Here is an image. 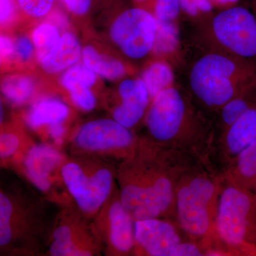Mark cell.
Listing matches in <instances>:
<instances>
[{
  "label": "cell",
  "mask_w": 256,
  "mask_h": 256,
  "mask_svg": "<svg viewBox=\"0 0 256 256\" xmlns=\"http://www.w3.org/2000/svg\"><path fill=\"white\" fill-rule=\"evenodd\" d=\"M21 13L31 18H42L54 10L56 0H16Z\"/></svg>",
  "instance_id": "obj_25"
},
{
  "label": "cell",
  "mask_w": 256,
  "mask_h": 256,
  "mask_svg": "<svg viewBox=\"0 0 256 256\" xmlns=\"http://www.w3.org/2000/svg\"><path fill=\"white\" fill-rule=\"evenodd\" d=\"M118 94L121 102L114 108V119L130 129L144 116L150 96L142 78L122 80L118 86Z\"/></svg>",
  "instance_id": "obj_11"
},
{
  "label": "cell",
  "mask_w": 256,
  "mask_h": 256,
  "mask_svg": "<svg viewBox=\"0 0 256 256\" xmlns=\"http://www.w3.org/2000/svg\"><path fill=\"white\" fill-rule=\"evenodd\" d=\"M68 92L76 106L84 110H92L95 108L96 100L92 87L82 82H72L62 86Z\"/></svg>",
  "instance_id": "obj_24"
},
{
  "label": "cell",
  "mask_w": 256,
  "mask_h": 256,
  "mask_svg": "<svg viewBox=\"0 0 256 256\" xmlns=\"http://www.w3.org/2000/svg\"><path fill=\"white\" fill-rule=\"evenodd\" d=\"M247 72L226 56L208 54L192 67L190 84L192 92L210 107L222 108L236 97L242 82L248 80Z\"/></svg>",
  "instance_id": "obj_3"
},
{
  "label": "cell",
  "mask_w": 256,
  "mask_h": 256,
  "mask_svg": "<svg viewBox=\"0 0 256 256\" xmlns=\"http://www.w3.org/2000/svg\"><path fill=\"white\" fill-rule=\"evenodd\" d=\"M254 202L244 186L228 181L222 188L215 220L220 238L232 247L246 240L252 222Z\"/></svg>",
  "instance_id": "obj_6"
},
{
  "label": "cell",
  "mask_w": 256,
  "mask_h": 256,
  "mask_svg": "<svg viewBox=\"0 0 256 256\" xmlns=\"http://www.w3.org/2000/svg\"><path fill=\"white\" fill-rule=\"evenodd\" d=\"M132 139L128 128L114 119H99L84 124L75 140L84 149L101 150L126 148L132 143Z\"/></svg>",
  "instance_id": "obj_9"
},
{
  "label": "cell",
  "mask_w": 256,
  "mask_h": 256,
  "mask_svg": "<svg viewBox=\"0 0 256 256\" xmlns=\"http://www.w3.org/2000/svg\"><path fill=\"white\" fill-rule=\"evenodd\" d=\"M250 108L245 99L237 96L234 98L222 108V118L224 124L228 128Z\"/></svg>",
  "instance_id": "obj_28"
},
{
  "label": "cell",
  "mask_w": 256,
  "mask_h": 256,
  "mask_svg": "<svg viewBox=\"0 0 256 256\" xmlns=\"http://www.w3.org/2000/svg\"><path fill=\"white\" fill-rule=\"evenodd\" d=\"M110 227V242L112 246L121 252H129L134 240V222L121 203L117 202L109 212Z\"/></svg>",
  "instance_id": "obj_15"
},
{
  "label": "cell",
  "mask_w": 256,
  "mask_h": 256,
  "mask_svg": "<svg viewBox=\"0 0 256 256\" xmlns=\"http://www.w3.org/2000/svg\"><path fill=\"white\" fill-rule=\"evenodd\" d=\"M200 248L190 242H180L173 249L170 256H203Z\"/></svg>",
  "instance_id": "obj_35"
},
{
  "label": "cell",
  "mask_w": 256,
  "mask_h": 256,
  "mask_svg": "<svg viewBox=\"0 0 256 256\" xmlns=\"http://www.w3.org/2000/svg\"><path fill=\"white\" fill-rule=\"evenodd\" d=\"M256 140V109L250 108L227 128L225 146L227 154L237 158Z\"/></svg>",
  "instance_id": "obj_14"
},
{
  "label": "cell",
  "mask_w": 256,
  "mask_h": 256,
  "mask_svg": "<svg viewBox=\"0 0 256 256\" xmlns=\"http://www.w3.org/2000/svg\"><path fill=\"white\" fill-rule=\"evenodd\" d=\"M214 8H220L223 10L236 6L240 0H210Z\"/></svg>",
  "instance_id": "obj_36"
},
{
  "label": "cell",
  "mask_w": 256,
  "mask_h": 256,
  "mask_svg": "<svg viewBox=\"0 0 256 256\" xmlns=\"http://www.w3.org/2000/svg\"><path fill=\"white\" fill-rule=\"evenodd\" d=\"M62 174L69 192L84 212H95L110 193L112 178L108 170H99L87 176L78 164L68 163L62 168Z\"/></svg>",
  "instance_id": "obj_8"
},
{
  "label": "cell",
  "mask_w": 256,
  "mask_h": 256,
  "mask_svg": "<svg viewBox=\"0 0 256 256\" xmlns=\"http://www.w3.org/2000/svg\"><path fill=\"white\" fill-rule=\"evenodd\" d=\"M131 170L120 202L133 220L158 218L175 207L176 188L184 174L182 166L166 158Z\"/></svg>",
  "instance_id": "obj_1"
},
{
  "label": "cell",
  "mask_w": 256,
  "mask_h": 256,
  "mask_svg": "<svg viewBox=\"0 0 256 256\" xmlns=\"http://www.w3.org/2000/svg\"><path fill=\"white\" fill-rule=\"evenodd\" d=\"M212 30L218 43L240 58L256 56V18L244 6L222 10L212 20Z\"/></svg>",
  "instance_id": "obj_7"
},
{
  "label": "cell",
  "mask_w": 256,
  "mask_h": 256,
  "mask_svg": "<svg viewBox=\"0 0 256 256\" xmlns=\"http://www.w3.org/2000/svg\"><path fill=\"white\" fill-rule=\"evenodd\" d=\"M20 140L12 133H2L0 138V154L2 158L11 156L18 150Z\"/></svg>",
  "instance_id": "obj_34"
},
{
  "label": "cell",
  "mask_w": 256,
  "mask_h": 256,
  "mask_svg": "<svg viewBox=\"0 0 256 256\" xmlns=\"http://www.w3.org/2000/svg\"><path fill=\"white\" fill-rule=\"evenodd\" d=\"M62 34L54 22H45L37 25L32 32V41L36 50V60L40 63L60 41Z\"/></svg>",
  "instance_id": "obj_21"
},
{
  "label": "cell",
  "mask_w": 256,
  "mask_h": 256,
  "mask_svg": "<svg viewBox=\"0 0 256 256\" xmlns=\"http://www.w3.org/2000/svg\"><path fill=\"white\" fill-rule=\"evenodd\" d=\"M222 188L204 173H184L176 188L175 207L178 222L186 233L206 236L215 228Z\"/></svg>",
  "instance_id": "obj_2"
},
{
  "label": "cell",
  "mask_w": 256,
  "mask_h": 256,
  "mask_svg": "<svg viewBox=\"0 0 256 256\" xmlns=\"http://www.w3.org/2000/svg\"><path fill=\"white\" fill-rule=\"evenodd\" d=\"M0 52L2 64H9L15 60L14 40L8 35L2 34L0 37Z\"/></svg>",
  "instance_id": "obj_33"
},
{
  "label": "cell",
  "mask_w": 256,
  "mask_h": 256,
  "mask_svg": "<svg viewBox=\"0 0 256 256\" xmlns=\"http://www.w3.org/2000/svg\"><path fill=\"white\" fill-rule=\"evenodd\" d=\"M82 60L98 76L106 80H119L127 73V68L120 60L99 52L92 45L82 48Z\"/></svg>",
  "instance_id": "obj_16"
},
{
  "label": "cell",
  "mask_w": 256,
  "mask_h": 256,
  "mask_svg": "<svg viewBox=\"0 0 256 256\" xmlns=\"http://www.w3.org/2000/svg\"><path fill=\"white\" fill-rule=\"evenodd\" d=\"M182 12L191 18L210 14L214 6L210 0H180Z\"/></svg>",
  "instance_id": "obj_29"
},
{
  "label": "cell",
  "mask_w": 256,
  "mask_h": 256,
  "mask_svg": "<svg viewBox=\"0 0 256 256\" xmlns=\"http://www.w3.org/2000/svg\"><path fill=\"white\" fill-rule=\"evenodd\" d=\"M96 0H62L66 9L76 18H82L90 12Z\"/></svg>",
  "instance_id": "obj_32"
},
{
  "label": "cell",
  "mask_w": 256,
  "mask_h": 256,
  "mask_svg": "<svg viewBox=\"0 0 256 256\" xmlns=\"http://www.w3.org/2000/svg\"><path fill=\"white\" fill-rule=\"evenodd\" d=\"M141 78L146 84L151 98L153 99L160 92L172 86L174 74L168 64L156 62L146 67Z\"/></svg>",
  "instance_id": "obj_19"
},
{
  "label": "cell",
  "mask_w": 256,
  "mask_h": 256,
  "mask_svg": "<svg viewBox=\"0 0 256 256\" xmlns=\"http://www.w3.org/2000/svg\"><path fill=\"white\" fill-rule=\"evenodd\" d=\"M60 159V154L46 146H34L28 153L25 160L26 173L40 190L46 191L50 188L48 176Z\"/></svg>",
  "instance_id": "obj_13"
},
{
  "label": "cell",
  "mask_w": 256,
  "mask_h": 256,
  "mask_svg": "<svg viewBox=\"0 0 256 256\" xmlns=\"http://www.w3.org/2000/svg\"><path fill=\"white\" fill-rule=\"evenodd\" d=\"M64 133L63 124H53L50 126V134L54 139L57 140L62 138Z\"/></svg>",
  "instance_id": "obj_37"
},
{
  "label": "cell",
  "mask_w": 256,
  "mask_h": 256,
  "mask_svg": "<svg viewBox=\"0 0 256 256\" xmlns=\"http://www.w3.org/2000/svg\"><path fill=\"white\" fill-rule=\"evenodd\" d=\"M190 112L186 100L172 86L160 92L152 99L146 116V126L158 142L174 148L191 146Z\"/></svg>",
  "instance_id": "obj_4"
},
{
  "label": "cell",
  "mask_w": 256,
  "mask_h": 256,
  "mask_svg": "<svg viewBox=\"0 0 256 256\" xmlns=\"http://www.w3.org/2000/svg\"><path fill=\"white\" fill-rule=\"evenodd\" d=\"M156 42L152 52L156 55L172 53L178 44V30L174 22L156 20Z\"/></svg>",
  "instance_id": "obj_22"
},
{
  "label": "cell",
  "mask_w": 256,
  "mask_h": 256,
  "mask_svg": "<svg viewBox=\"0 0 256 256\" xmlns=\"http://www.w3.org/2000/svg\"><path fill=\"white\" fill-rule=\"evenodd\" d=\"M156 20L150 10L134 4L120 8L109 28V36L121 53L131 60H141L152 52Z\"/></svg>",
  "instance_id": "obj_5"
},
{
  "label": "cell",
  "mask_w": 256,
  "mask_h": 256,
  "mask_svg": "<svg viewBox=\"0 0 256 256\" xmlns=\"http://www.w3.org/2000/svg\"><path fill=\"white\" fill-rule=\"evenodd\" d=\"M15 60L20 64H26L36 56L34 45L31 38L20 36L14 40Z\"/></svg>",
  "instance_id": "obj_30"
},
{
  "label": "cell",
  "mask_w": 256,
  "mask_h": 256,
  "mask_svg": "<svg viewBox=\"0 0 256 256\" xmlns=\"http://www.w3.org/2000/svg\"><path fill=\"white\" fill-rule=\"evenodd\" d=\"M68 107L56 98H43L38 100L28 114L26 122L32 128L42 126L63 124L68 117Z\"/></svg>",
  "instance_id": "obj_17"
},
{
  "label": "cell",
  "mask_w": 256,
  "mask_h": 256,
  "mask_svg": "<svg viewBox=\"0 0 256 256\" xmlns=\"http://www.w3.org/2000/svg\"><path fill=\"white\" fill-rule=\"evenodd\" d=\"M230 180L239 185L256 180V140L237 156L230 172Z\"/></svg>",
  "instance_id": "obj_20"
},
{
  "label": "cell",
  "mask_w": 256,
  "mask_h": 256,
  "mask_svg": "<svg viewBox=\"0 0 256 256\" xmlns=\"http://www.w3.org/2000/svg\"><path fill=\"white\" fill-rule=\"evenodd\" d=\"M134 238L146 254L152 256H170L182 242L174 226L158 218L136 220Z\"/></svg>",
  "instance_id": "obj_10"
},
{
  "label": "cell",
  "mask_w": 256,
  "mask_h": 256,
  "mask_svg": "<svg viewBox=\"0 0 256 256\" xmlns=\"http://www.w3.org/2000/svg\"><path fill=\"white\" fill-rule=\"evenodd\" d=\"M148 10L162 22H175L182 11L180 0H152Z\"/></svg>",
  "instance_id": "obj_26"
},
{
  "label": "cell",
  "mask_w": 256,
  "mask_h": 256,
  "mask_svg": "<svg viewBox=\"0 0 256 256\" xmlns=\"http://www.w3.org/2000/svg\"><path fill=\"white\" fill-rule=\"evenodd\" d=\"M34 79L24 74H10L3 78L2 94L14 105H22L30 100L35 90Z\"/></svg>",
  "instance_id": "obj_18"
},
{
  "label": "cell",
  "mask_w": 256,
  "mask_h": 256,
  "mask_svg": "<svg viewBox=\"0 0 256 256\" xmlns=\"http://www.w3.org/2000/svg\"><path fill=\"white\" fill-rule=\"evenodd\" d=\"M131 1L134 3V4L148 9L150 4L152 0H131Z\"/></svg>",
  "instance_id": "obj_38"
},
{
  "label": "cell",
  "mask_w": 256,
  "mask_h": 256,
  "mask_svg": "<svg viewBox=\"0 0 256 256\" xmlns=\"http://www.w3.org/2000/svg\"><path fill=\"white\" fill-rule=\"evenodd\" d=\"M0 23L2 28L9 26L14 23L18 13L21 12L16 0H0Z\"/></svg>",
  "instance_id": "obj_31"
},
{
  "label": "cell",
  "mask_w": 256,
  "mask_h": 256,
  "mask_svg": "<svg viewBox=\"0 0 256 256\" xmlns=\"http://www.w3.org/2000/svg\"><path fill=\"white\" fill-rule=\"evenodd\" d=\"M82 47L77 36L72 32H66L40 64L44 72L56 75L78 64L82 58Z\"/></svg>",
  "instance_id": "obj_12"
},
{
  "label": "cell",
  "mask_w": 256,
  "mask_h": 256,
  "mask_svg": "<svg viewBox=\"0 0 256 256\" xmlns=\"http://www.w3.org/2000/svg\"><path fill=\"white\" fill-rule=\"evenodd\" d=\"M52 256H89L90 252L79 248L72 240V230L66 226H60L54 234L53 244L50 246Z\"/></svg>",
  "instance_id": "obj_23"
},
{
  "label": "cell",
  "mask_w": 256,
  "mask_h": 256,
  "mask_svg": "<svg viewBox=\"0 0 256 256\" xmlns=\"http://www.w3.org/2000/svg\"><path fill=\"white\" fill-rule=\"evenodd\" d=\"M12 214V205L4 194H0V245H8L12 239L10 218Z\"/></svg>",
  "instance_id": "obj_27"
},
{
  "label": "cell",
  "mask_w": 256,
  "mask_h": 256,
  "mask_svg": "<svg viewBox=\"0 0 256 256\" xmlns=\"http://www.w3.org/2000/svg\"><path fill=\"white\" fill-rule=\"evenodd\" d=\"M252 4H254V8H255L256 11V0H252Z\"/></svg>",
  "instance_id": "obj_39"
}]
</instances>
